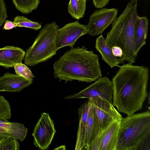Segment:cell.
Listing matches in <instances>:
<instances>
[{"label":"cell","instance_id":"6da1fadb","mask_svg":"<svg viewBox=\"0 0 150 150\" xmlns=\"http://www.w3.org/2000/svg\"><path fill=\"white\" fill-rule=\"evenodd\" d=\"M112 79V105L127 115L142 108L148 93V67L128 63L118 66Z\"/></svg>","mask_w":150,"mask_h":150},{"label":"cell","instance_id":"7a4b0ae2","mask_svg":"<svg viewBox=\"0 0 150 150\" xmlns=\"http://www.w3.org/2000/svg\"><path fill=\"white\" fill-rule=\"evenodd\" d=\"M54 76L65 83L76 80L91 83L102 77L99 56L84 46L71 48L53 64Z\"/></svg>","mask_w":150,"mask_h":150},{"label":"cell","instance_id":"3957f363","mask_svg":"<svg viewBox=\"0 0 150 150\" xmlns=\"http://www.w3.org/2000/svg\"><path fill=\"white\" fill-rule=\"evenodd\" d=\"M138 0H131L123 12L112 23L111 28L107 34L106 41L110 48L114 46L122 50L121 59L133 64L137 55L134 50L135 33L138 16Z\"/></svg>","mask_w":150,"mask_h":150},{"label":"cell","instance_id":"277c9868","mask_svg":"<svg viewBox=\"0 0 150 150\" xmlns=\"http://www.w3.org/2000/svg\"><path fill=\"white\" fill-rule=\"evenodd\" d=\"M150 140L149 110L121 119L115 150H149Z\"/></svg>","mask_w":150,"mask_h":150},{"label":"cell","instance_id":"5b68a950","mask_svg":"<svg viewBox=\"0 0 150 150\" xmlns=\"http://www.w3.org/2000/svg\"><path fill=\"white\" fill-rule=\"evenodd\" d=\"M59 29L55 21L45 25L25 53L24 59L25 64L34 66L46 61L56 54L57 50L55 40Z\"/></svg>","mask_w":150,"mask_h":150},{"label":"cell","instance_id":"8992f818","mask_svg":"<svg viewBox=\"0 0 150 150\" xmlns=\"http://www.w3.org/2000/svg\"><path fill=\"white\" fill-rule=\"evenodd\" d=\"M56 132L53 120L49 114L45 112L42 113L32 134L34 145L40 149H47Z\"/></svg>","mask_w":150,"mask_h":150},{"label":"cell","instance_id":"52a82bcc","mask_svg":"<svg viewBox=\"0 0 150 150\" xmlns=\"http://www.w3.org/2000/svg\"><path fill=\"white\" fill-rule=\"evenodd\" d=\"M113 88L112 81L106 76L96 80L95 82L79 93L65 97L68 99H90L100 97L112 103Z\"/></svg>","mask_w":150,"mask_h":150},{"label":"cell","instance_id":"ba28073f","mask_svg":"<svg viewBox=\"0 0 150 150\" xmlns=\"http://www.w3.org/2000/svg\"><path fill=\"white\" fill-rule=\"evenodd\" d=\"M88 33L87 25L77 21L67 23L59 28L57 33L55 40L56 48L58 50L66 46L73 48L78 39Z\"/></svg>","mask_w":150,"mask_h":150},{"label":"cell","instance_id":"9c48e42d","mask_svg":"<svg viewBox=\"0 0 150 150\" xmlns=\"http://www.w3.org/2000/svg\"><path fill=\"white\" fill-rule=\"evenodd\" d=\"M118 13L116 8H102L95 11L90 16L87 27L88 34L92 36L102 34L112 24Z\"/></svg>","mask_w":150,"mask_h":150},{"label":"cell","instance_id":"30bf717a","mask_svg":"<svg viewBox=\"0 0 150 150\" xmlns=\"http://www.w3.org/2000/svg\"><path fill=\"white\" fill-rule=\"evenodd\" d=\"M88 101L94 109L101 131L113 121L122 118L112 104L104 98L96 97Z\"/></svg>","mask_w":150,"mask_h":150},{"label":"cell","instance_id":"8fae6325","mask_svg":"<svg viewBox=\"0 0 150 150\" xmlns=\"http://www.w3.org/2000/svg\"><path fill=\"white\" fill-rule=\"evenodd\" d=\"M120 120L113 121L102 130L92 143L89 150H115Z\"/></svg>","mask_w":150,"mask_h":150},{"label":"cell","instance_id":"7c38bea8","mask_svg":"<svg viewBox=\"0 0 150 150\" xmlns=\"http://www.w3.org/2000/svg\"><path fill=\"white\" fill-rule=\"evenodd\" d=\"M32 83L33 81L16 74L6 72L0 77V92H20Z\"/></svg>","mask_w":150,"mask_h":150},{"label":"cell","instance_id":"4fadbf2b","mask_svg":"<svg viewBox=\"0 0 150 150\" xmlns=\"http://www.w3.org/2000/svg\"><path fill=\"white\" fill-rule=\"evenodd\" d=\"M88 104V113L84 135L83 150H89L92 143L101 132L94 109L89 103Z\"/></svg>","mask_w":150,"mask_h":150},{"label":"cell","instance_id":"5bb4252c","mask_svg":"<svg viewBox=\"0 0 150 150\" xmlns=\"http://www.w3.org/2000/svg\"><path fill=\"white\" fill-rule=\"evenodd\" d=\"M25 53L22 49L13 46L0 48V66L7 69L22 63Z\"/></svg>","mask_w":150,"mask_h":150},{"label":"cell","instance_id":"9a60e30c","mask_svg":"<svg viewBox=\"0 0 150 150\" xmlns=\"http://www.w3.org/2000/svg\"><path fill=\"white\" fill-rule=\"evenodd\" d=\"M27 131L22 124L0 120V139L12 137L22 142L26 137Z\"/></svg>","mask_w":150,"mask_h":150},{"label":"cell","instance_id":"2e32d148","mask_svg":"<svg viewBox=\"0 0 150 150\" xmlns=\"http://www.w3.org/2000/svg\"><path fill=\"white\" fill-rule=\"evenodd\" d=\"M95 47L96 50L101 54L103 60L111 68L115 66L118 67L119 64L123 63L125 62L113 54L111 48L102 34L97 38Z\"/></svg>","mask_w":150,"mask_h":150},{"label":"cell","instance_id":"e0dca14e","mask_svg":"<svg viewBox=\"0 0 150 150\" xmlns=\"http://www.w3.org/2000/svg\"><path fill=\"white\" fill-rule=\"evenodd\" d=\"M89 104L88 101L83 103L78 110L79 124L75 147L76 150H83L84 137L87 122Z\"/></svg>","mask_w":150,"mask_h":150},{"label":"cell","instance_id":"ac0fdd59","mask_svg":"<svg viewBox=\"0 0 150 150\" xmlns=\"http://www.w3.org/2000/svg\"><path fill=\"white\" fill-rule=\"evenodd\" d=\"M148 24V20L146 17L138 16L135 36L134 50L137 55L141 48L146 44Z\"/></svg>","mask_w":150,"mask_h":150},{"label":"cell","instance_id":"d6986e66","mask_svg":"<svg viewBox=\"0 0 150 150\" xmlns=\"http://www.w3.org/2000/svg\"><path fill=\"white\" fill-rule=\"evenodd\" d=\"M86 3V0H70L68 11L72 18L79 20L85 14Z\"/></svg>","mask_w":150,"mask_h":150},{"label":"cell","instance_id":"ffe728a7","mask_svg":"<svg viewBox=\"0 0 150 150\" xmlns=\"http://www.w3.org/2000/svg\"><path fill=\"white\" fill-rule=\"evenodd\" d=\"M16 8L23 13L28 14L36 9L40 0H13Z\"/></svg>","mask_w":150,"mask_h":150},{"label":"cell","instance_id":"44dd1931","mask_svg":"<svg viewBox=\"0 0 150 150\" xmlns=\"http://www.w3.org/2000/svg\"><path fill=\"white\" fill-rule=\"evenodd\" d=\"M17 24V27H24L37 30L41 27V25L37 22L30 21L23 16H17L13 21Z\"/></svg>","mask_w":150,"mask_h":150},{"label":"cell","instance_id":"7402d4cb","mask_svg":"<svg viewBox=\"0 0 150 150\" xmlns=\"http://www.w3.org/2000/svg\"><path fill=\"white\" fill-rule=\"evenodd\" d=\"M19 143L18 139L12 137L0 139V150H19Z\"/></svg>","mask_w":150,"mask_h":150},{"label":"cell","instance_id":"603a6c76","mask_svg":"<svg viewBox=\"0 0 150 150\" xmlns=\"http://www.w3.org/2000/svg\"><path fill=\"white\" fill-rule=\"evenodd\" d=\"M11 116L9 102L3 96H0V120H8Z\"/></svg>","mask_w":150,"mask_h":150},{"label":"cell","instance_id":"cb8c5ba5","mask_svg":"<svg viewBox=\"0 0 150 150\" xmlns=\"http://www.w3.org/2000/svg\"><path fill=\"white\" fill-rule=\"evenodd\" d=\"M13 67L17 74L31 81H33V78L35 77L25 65L22 63H18Z\"/></svg>","mask_w":150,"mask_h":150},{"label":"cell","instance_id":"d4e9b609","mask_svg":"<svg viewBox=\"0 0 150 150\" xmlns=\"http://www.w3.org/2000/svg\"><path fill=\"white\" fill-rule=\"evenodd\" d=\"M8 14L4 0H0V28L3 24Z\"/></svg>","mask_w":150,"mask_h":150},{"label":"cell","instance_id":"484cf974","mask_svg":"<svg viewBox=\"0 0 150 150\" xmlns=\"http://www.w3.org/2000/svg\"><path fill=\"white\" fill-rule=\"evenodd\" d=\"M110 0H93V4L97 8H102L108 3Z\"/></svg>","mask_w":150,"mask_h":150},{"label":"cell","instance_id":"4316f807","mask_svg":"<svg viewBox=\"0 0 150 150\" xmlns=\"http://www.w3.org/2000/svg\"><path fill=\"white\" fill-rule=\"evenodd\" d=\"M113 54L116 57H121L123 55V52L122 49L119 47L114 46L111 48Z\"/></svg>","mask_w":150,"mask_h":150},{"label":"cell","instance_id":"83f0119b","mask_svg":"<svg viewBox=\"0 0 150 150\" xmlns=\"http://www.w3.org/2000/svg\"><path fill=\"white\" fill-rule=\"evenodd\" d=\"M17 27V24L13 22L6 20L5 21L3 29L5 30H10Z\"/></svg>","mask_w":150,"mask_h":150},{"label":"cell","instance_id":"f1b7e54d","mask_svg":"<svg viewBox=\"0 0 150 150\" xmlns=\"http://www.w3.org/2000/svg\"><path fill=\"white\" fill-rule=\"evenodd\" d=\"M66 149L65 146L64 145H62L61 146H59L58 147L54 149V150H64Z\"/></svg>","mask_w":150,"mask_h":150},{"label":"cell","instance_id":"f546056e","mask_svg":"<svg viewBox=\"0 0 150 150\" xmlns=\"http://www.w3.org/2000/svg\"><path fill=\"white\" fill-rule=\"evenodd\" d=\"M149 98H150V94L149 93V95H148V99H149V103H150V100H149Z\"/></svg>","mask_w":150,"mask_h":150}]
</instances>
